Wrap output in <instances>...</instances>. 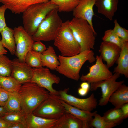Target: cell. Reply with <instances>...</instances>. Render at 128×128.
<instances>
[{
    "label": "cell",
    "mask_w": 128,
    "mask_h": 128,
    "mask_svg": "<svg viewBox=\"0 0 128 128\" xmlns=\"http://www.w3.org/2000/svg\"><path fill=\"white\" fill-rule=\"evenodd\" d=\"M13 29L16 47L15 55L20 61L24 62L26 55L32 49L34 41L23 27L19 26Z\"/></svg>",
    "instance_id": "10"
},
{
    "label": "cell",
    "mask_w": 128,
    "mask_h": 128,
    "mask_svg": "<svg viewBox=\"0 0 128 128\" xmlns=\"http://www.w3.org/2000/svg\"><path fill=\"white\" fill-rule=\"evenodd\" d=\"M2 118L11 124L22 123L26 124L25 114L22 110L6 112Z\"/></svg>",
    "instance_id": "30"
},
{
    "label": "cell",
    "mask_w": 128,
    "mask_h": 128,
    "mask_svg": "<svg viewBox=\"0 0 128 128\" xmlns=\"http://www.w3.org/2000/svg\"><path fill=\"white\" fill-rule=\"evenodd\" d=\"M82 120L66 112L57 119L53 128H89Z\"/></svg>",
    "instance_id": "17"
},
{
    "label": "cell",
    "mask_w": 128,
    "mask_h": 128,
    "mask_svg": "<svg viewBox=\"0 0 128 128\" xmlns=\"http://www.w3.org/2000/svg\"><path fill=\"white\" fill-rule=\"evenodd\" d=\"M18 92L22 111L25 114L32 113L49 94L46 89L32 82L22 84Z\"/></svg>",
    "instance_id": "2"
},
{
    "label": "cell",
    "mask_w": 128,
    "mask_h": 128,
    "mask_svg": "<svg viewBox=\"0 0 128 128\" xmlns=\"http://www.w3.org/2000/svg\"><path fill=\"white\" fill-rule=\"evenodd\" d=\"M1 87V86L0 85V87Z\"/></svg>",
    "instance_id": "45"
},
{
    "label": "cell",
    "mask_w": 128,
    "mask_h": 128,
    "mask_svg": "<svg viewBox=\"0 0 128 128\" xmlns=\"http://www.w3.org/2000/svg\"><path fill=\"white\" fill-rule=\"evenodd\" d=\"M69 21L63 22L54 40V45L60 51L61 55L67 57L73 56L81 52L80 46L69 27Z\"/></svg>",
    "instance_id": "6"
},
{
    "label": "cell",
    "mask_w": 128,
    "mask_h": 128,
    "mask_svg": "<svg viewBox=\"0 0 128 128\" xmlns=\"http://www.w3.org/2000/svg\"><path fill=\"white\" fill-rule=\"evenodd\" d=\"M11 75L22 84L31 82L33 76L32 68L25 62L15 58L12 60Z\"/></svg>",
    "instance_id": "13"
},
{
    "label": "cell",
    "mask_w": 128,
    "mask_h": 128,
    "mask_svg": "<svg viewBox=\"0 0 128 128\" xmlns=\"http://www.w3.org/2000/svg\"><path fill=\"white\" fill-rule=\"evenodd\" d=\"M90 128H112L116 126L113 124L107 122L103 116L96 113L91 121Z\"/></svg>",
    "instance_id": "32"
},
{
    "label": "cell",
    "mask_w": 128,
    "mask_h": 128,
    "mask_svg": "<svg viewBox=\"0 0 128 128\" xmlns=\"http://www.w3.org/2000/svg\"><path fill=\"white\" fill-rule=\"evenodd\" d=\"M56 9L57 6L49 1L31 5L23 13V27L32 36L47 15Z\"/></svg>",
    "instance_id": "3"
},
{
    "label": "cell",
    "mask_w": 128,
    "mask_h": 128,
    "mask_svg": "<svg viewBox=\"0 0 128 128\" xmlns=\"http://www.w3.org/2000/svg\"><path fill=\"white\" fill-rule=\"evenodd\" d=\"M109 102L117 108L128 103V87L124 83L121 85L111 95Z\"/></svg>",
    "instance_id": "22"
},
{
    "label": "cell",
    "mask_w": 128,
    "mask_h": 128,
    "mask_svg": "<svg viewBox=\"0 0 128 128\" xmlns=\"http://www.w3.org/2000/svg\"><path fill=\"white\" fill-rule=\"evenodd\" d=\"M66 113L59 95L49 93L32 113L46 119H57Z\"/></svg>",
    "instance_id": "7"
},
{
    "label": "cell",
    "mask_w": 128,
    "mask_h": 128,
    "mask_svg": "<svg viewBox=\"0 0 128 128\" xmlns=\"http://www.w3.org/2000/svg\"><path fill=\"white\" fill-rule=\"evenodd\" d=\"M9 128H27L26 124L22 123L12 124Z\"/></svg>",
    "instance_id": "40"
},
{
    "label": "cell",
    "mask_w": 128,
    "mask_h": 128,
    "mask_svg": "<svg viewBox=\"0 0 128 128\" xmlns=\"http://www.w3.org/2000/svg\"><path fill=\"white\" fill-rule=\"evenodd\" d=\"M41 41H37L34 42L32 46V50L37 52L42 53L46 49L44 44Z\"/></svg>",
    "instance_id": "37"
},
{
    "label": "cell",
    "mask_w": 128,
    "mask_h": 128,
    "mask_svg": "<svg viewBox=\"0 0 128 128\" xmlns=\"http://www.w3.org/2000/svg\"><path fill=\"white\" fill-rule=\"evenodd\" d=\"M120 75L114 73L109 79L90 83V89L91 91H96L99 88H101L102 94L99 100V105L101 106L106 105L109 102V99L112 94L125 82L123 80L117 81Z\"/></svg>",
    "instance_id": "9"
},
{
    "label": "cell",
    "mask_w": 128,
    "mask_h": 128,
    "mask_svg": "<svg viewBox=\"0 0 128 128\" xmlns=\"http://www.w3.org/2000/svg\"><path fill=\"white\" fill-rule=\"evenodd\" d=\"M41 56V53L32 49L26 54L25 62L32 68L42 67Z\"/></svg>",
    "instance_id": "29"
},
{
    "label": "cell",
    "mask_w": 128,
    "mask_h": 128,
    "mask_svg": "<svg viewBox=\"0 0 128 128\" xmlns=\"http://www.w3.org/2000/svg\"><path fill=\"white\" fill-rule=\"evenodd\" d=\"M4 107L6 113L22 110L21 100L18 92H9V98Z\"/></svg>",
    "instance_id": "26"
},
{
    "label": "cell",
    "mask_w": 128,
    "mask_h": 128,
    "mask_svg": "<svg viewBox=\"0 0 128 128\" xmlns=\"http://www.w3.org/2000/svg\"><path fill=\"white\" fill-rule=\"evenodd\" d=\"M58 58L60 64L56 70L67 77L76 81L80 78V70L84 63L87 61L92 63L96 60L94 53L91 50L70 56L59 55Z\"/></svg>",
    "instance_id": "1"
},
{
    "label": "cell",
    "mask_w": 128,
    "mask_h": 128,
    "mask_svg": "<svg viewBox=\"0 0 128 128\" xmlns=\"http://www.w3.org/2000/svg\"><path fill=\"white\" fill-rule=\"evenodd\" d=\"M95 64L89 67V72L80 78V80L90 84L109 79L113 75L106 65L105 64L101 57L97 55Z\"/></svg>",
    "instance_id": "11"
},
{
    "label": "cell",
    "mask_w": 128,
    "mask_h": 128,
    "mask_svg": "<svg viewBox=\"0 0 128 128\" xmlns=\"http://www.w3.org/2000/svg\"><path fill=\"white\" fill-rule=\"evenodd\" d=\"M114 27L112 29L114 32L124 41H128V30L122 27L119 24L116 19L114 20Z\"/></svg>",
    "instance_id": "34"
},
{
    "label": "cell",
    "mask_w": 128,
    "mask_h": 128,
    "mask_svg": "<svg viewBox=\"0 0 128 128\" xmlns=\"http://www.w3.org/2000/svg\"><path fill=\"white\" fill-rule=\"evenodd\" d=\"M103 117L107 122L116 126L121 123L125 119L120 108H115L108 110Z\"/></svg>",
    "instance_id": "25"
},
{
    "label": "cell",
    "mask_w": 128,
    "mask_h": 128,
    "mask_svg": "<svg viewBox=\"0 0 128 128\" xmlns=\"http://www.w3.org/2000/svg\"><path fill=\"white\" fill-rule=\"evenodd\" d=\"M22 84L11 75L7 76L0 75V85L9 92H18Z\"/></svg>",
    "instance_id": "27"
},
{
    "label": "cell",
    "mask_w": 128,
    "mask_h": 128,
    "mask_svg": "<svg viewBox=\"0 0 128 128\" xmlns=\"http://www.w3.org/2000/svg\"><path fill=\"white\" fill-rule=\"evenodd\" d=\"M41 62L42 66L51 70H56L59 65L58 56L52 46H49L41 53Z\"/></svg>",
    "instance_id": "23"
},
{
    "label": "cell",
    "mask_w": 128,
    "mask_h": 128,
    "mask_svg": "<svg viewBox=\"0 0 128 128\" xmlns=\"http://www.w3.org/2000/svg\"><path fill=\"white\" fill-rule=\"evenodd\" d=\"M49 1V0H0V2L12 13L19 14L23 13L32 5Z\"/></svg>",
    "instance_id": "16"
},
{
    "label": "cell",
    "mask_w": 128,
    "mask_h": 128,
    "mask_svg": "<svg viewBox=\"0 0 128 128\" xmlns=\"http://www.w3.org/2000/svg\"><path fill=\"white\" fill-rule=\"evenodd\" d=\"M0 33L3 46L7 49L12 55H15L16 47L13 29L7 26Z\"/></svg>",
    "instance_id": "24"
},
{
    "label": "cell",
    "mask_w": 128,
    "mask_h": 128,
    "mask_svg": "<svg viewBox=\"0 0 128 128\" xmlns=\"http://www.w3.org/2000/svg\"><path fill=\"white\" fill-rule=\"evenodd\" d=\"M102 39L103 41L115 44L121 48L124 42V41L118 37L111 29L105 31Z\"/></svg>",
    "instance_id": "33"
},
{
    "label": "cell",
    "mask_w": 128,
    "mask_h": 128,
    "mask_svg": "<svg viewBox=\"0 0 128 128\" xmlns=\"http://www.w3.org/2000/svg\"><path fill=\"white\" fill-rule=\"evenodd\" d=\"M69 24L75 39L80 46L81 52L94 49L96 33L88 23L73 17Z\"/></svg>",
    "instance_id": "4"
},
{
    "label": "cell",
    "mask_w": 128,
    "mask_h": 128,
    "mask_svg": "<svg viewBox=\"0 0 128 128\" xmlns=\"http://www.w3.org/2000/svg\"><path fill=\"white\" fill-rule=\"evenodd\" d=\"M96 0H79L78 5L73 11L74 17L86 20L94 29L92 20Z\"/></svg>",
    "instance_id": "15"
},
{
    "label": "cell",
    "mask_w": 128,
    "mask_h": 128,
    "mask_svg": "<svg viewBox=\"0 0 128 128\" xmlns=\"http://www.w3.org/2000/svg\"><path fill=\"white\" fill-rule=\"evenodd\" d=\"M69 90L68 88H65L59 91L61 100L71 105L89 112H91L96 108L98 103L94 93L87 98H80L69 94Z\"/></svg>",
    "instance_id": "12"
},
{
    "label": "cell",
    "mask_w": 128,
    "mask_h": 128,
    "mask_svg": "<svg viewBox=\"0 0 128 128\" xmlns=\"http://www.w3.org/2000/svg\"><path fill=\"white\" fill-rule=\"evenodd\" d=\"M9 92L2 87H0V106L4 107L9 97Z\"/></svg>",
    "instance_id": "36"
},
{
    "label": "cell",
    "mask_w": 128,
    "mask_h": 128,
    "mask_svg": "<svg viewBox=\"0 0 128 128\" xmlns=\"http://www.w3.org/2000/svg\"><path fill=\"white\" fill-rule=\"evenodd\" d=\"M119 0H96L95 5L98 12L110 21L117 10Z\"/></svg>",
    "instance_id": "18"
},
{
    "label": "cell",
    "mask_w": 128,
    "mask_h": 128,
    "mask_svg": "<svg viewBox=\"0 0 128 128\" xmlns=\"http://www.w3.org/2000/svg\"><path fill=\"white\" fill-rule=\"evenodd\" d=\"M61 102L65 109L66 112L71 114L76 117L82 120L90 128L91 121L97 111L93 112H89L80 109L67 104L61 100Z\"/></svg>",
    "instance_id": "21"
},
{
    "label": "cell",
    "mask_w": 128,
    "mask_h": 128,
    "mask_svg": "<svg viewBox=\"0 0 128 128\" xmlns=\"http://www.w3.org/2000/svg\"><path fill=\"white\" fill-rule=\"evenodd\" d=\"M12 124L0 117V128H9Z\"/></svg>",
    "instance_id": "39"
},
{
    "label": "cell",
    "mask_w": 128,
    "mask_h": 128,
    "mask_svg": "<svg viewBox=\"0 0 128 128\" xmlns=\"http://www.w3.org/2000/svg\"><path fill=\"white\" fill-rule=\"evenodd\" d=\"M125 119L128 117V103L124 104L120 108Z\"/></svg>",
    "instance_id": "38"
},
{
    "label": "cell",
    "mask_w": 128,
    "mask_h": 128,
    "mask_svg": "<svg viewBox=\"0 0 128 128\" xmlns=\"http://www.w3.org/2000/svg\"><path fill=\"white\" fill-rule=\"evenodd\" d=\"M58 12L55 9L47 15L32 36L34 41L54 40L63 23Z\"/></svg>",
    "instance_id": "5"
},
{
    "label": "cell",
    "mask_w": 128,
    "mask_h": 128,
    "mask_svg": "<svg viewBox=\"0 0 128 128\" xmlns=\"http://www.w3.org/2000/svg\"><path fill=\"white\" fill-rule=\"evenodd\" d=\"M89 91L86 90L81 87L79 88L78 90V94L80 96H86L88 93Z\"/></svg>",
    "instance_id": "41"
},
{
    "label": "cell",
    "mask_w": 128,
    "mask_h": 128,
    "mask_svg": "<svg viewBox=\"0 0 128 128\" xmlns=\"http://www.w3.org/2000/svg\"><path fill=\"white\" fill-rule=\"evenodd\" d=\"M7 9L4 5L0 7V33L7 26L5 17V13Z\"/></svg>",
    "instance_id": "35"
},
{
    "label": "cell",
    "mask_w": 128,
    "mask_h": 128,
    "mask_svg": "<svg viewBox=\"0 0 128 128\" xmlns=\"http://www.w3.org/2000/svg\"><path fill=\"white\" fill-rule=\"evenodd\" d=\"M33 76L31 82L47 90L51 94L59 95V91L54 89L53 85L58 84L60 78L52 73L47 67L42 66L32 68Z\"/></svg>",
    "instance_id": "8"
},
{
    "label": "cell",
    "mask_w": 128,
    "mask_h": 128,
    "mask_svg": "<svg viewBox=\"0 0 128 128\" xmlns=\"http://www.w3.org/2000/svg\"><path fill=\"white\" fill-rule=\"evenodd\" d=\"M58 7L59 12L73 11L78 4L79 0H49Z\"/></svg>",
    "instance_id": "28"
},
{
    "label": "cell",
    "mask_w": 128,
    "mask_h": 128,
    "mask_svg": "<svg viewBox=\"0 0 128 128\" xmlns=\"http://www.w3.org/2000/svg\"><path fill=\"white\" fill-rule=\"evenodd\" d=\"M25 117L27 128H53L57 120L46 119L32 113L25 114Z\"/></svg>",
    "instance_id": "19"
},
{
    "label": "cell",
    "mask_w": 128,
    "mask_h": 128,
    "mask_svg": "<svg viewBox=\"0 0 128 128\" xmlns=\"http://www.w3.org/2000/svg\"><path fill=\"white\" fill-rule=\"evenodd\" d=\"M121 48L117 45L103 41L101 43L98 51L103 60L106 62L109 68L116 62L120 54Z\"/></svg>",
    "instance_id": "14"
},
{
    "label": "cell",
    "mask_w": 128,
    "mask_h": 128,
    "mask_svg": "<svg viewBox=\"0 0 128 128\" xmlns=\"http://www.w3.org/2000/svg\"><path fill=\"white\" fill-rule=\"evenodd\" d=\"M6 113L4 107L0 106V117H2Z\"/></svg>",
    "instance_id": "44"
},
{
    "label": "cell",
    "mask_w": 128,
    "mask_h": 128,
    "mask_svg": "<svg viewBox=\"0 0 128 128\" xmlns=\"http://www.w3.org/2000/svg\"><path fill=\"white\" fill-rule=\"evenodd\" d=\"M12 60L4 55H0V75L7 76L11 75Z\"/></svg>",
    "instance_id": "31"
},
{
    "label": "cell",
    "mask_w": 128,
    "mask_h": 128,
    "mask_svg": "<svg viewBox=\"0 0 128 128\" xmlns=\"http://www.w3.org/2000/svg\"><path fill=\"white\" fill-rule=\"evenodd\" d=\"M117 65L113 73L123 75L128 78V41H124L119 55L116 62Z\"/></svg>",
    "instance_id": "20"
},
{
    "label": "cell",
    "mask_w": 128,
    "mask_h": 128,
    "mask_svg": "<svg viewBox=\"0 0 128 128\" xmlns=\"http://www.w3.org/2000/svg\"><path fill=\"white\" fill-rule=\"evenodd\" d=\"M7 52V51L2 44L1 41V38L0 37V55L6 54Z\"/></svg>",
    "instance_id": "43"
},
{
    "label": "cell",
    "mask_w": 128,
    "mask_h": 128,
    "mask_svg": "<svg viewBox=\"0 0 128 128\" xmlns=\"http://www.w3.org/2000/svg\"><path fill=\"white\" fill-rule=\"evenodd\" d=\"M90 83L87 82H83L80 84V87L89 91L90 89Z\"/></svg>",
    "instance_id": "42"
}]
</instances>
